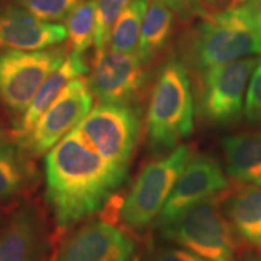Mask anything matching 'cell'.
Returning a JSON list of instances; mask_svg holds the SVG:
<instances>
[{"mask_svg":"<svg viewBox=\"0 0 261 261\" xmlns=\"http://www.w3.org/2000/svg\"><path fill=\"white\" fill-rule=\"evenodd\" d=\"M5 132L3 130L2 126H0V144H4V143H6V138H5Z\"/></svg>","mask_w":261,"mask_h":261,"instance_id":"cell-29","label":"cell"},{"mask_svg":"<svg viewBox=\"0 0 261 261\" xmlns=\"http://www.w3.org/2000/svg\"><path fill=\"white\" fill-rule=\"evenodd\" d=\"M44 241L45 227L35 205H21L0 233V261H35Z\"/></svg>","mask_w":261,"mask_h":261,"instance_id":"cell-14","label":"cell"},{"mask_svg":"<svg viewBox=\"0 0 261 261\" xmlns=\"http://www.w3.org/2000/svg\"><path fill=\"white\" fill-rule=\"evenodd\" d=\"M246 117L250 123H261V68L254 70L247 91Z\"/></svg>","mask_w":261,"mask_h":261,"instance_id":"cell-24","label":"cell"},{"mask_svg":"<svg viewBox=\"0 0 261 261\" xmlns=\"http://www.w3.org/2000/svg\"><path fill=\"white\" fill-rule=\"evenodd\" d=\"M81 0H19L33 16L44 22L65 21Z\"/></svg>","mask_w":261,"mask_h":261,"instance_id":"cell-23","label":"cell"},{"mask_svg":"<svg viewBox=\"0 0 261 261\" xmlns=\"http://www.w3.org/2000/svg\"><path fill=\"white\" fill-rule=\"evenodd\" d=\"M161 2L181 16L192 15L201 6V0H161Z\"/></svg>","mask_w":261,"mask_h":261,"instance_id":"cell-26","label":"cell"},{"mask_svg":"<svg viewBox=\"0 0 261 261\" xmlns=\"http://www.w3.org/2000/svg\"><path fill=\"white\" fill-rule=\"evenodd\" d=\"M174 17L171 9L161 0H151L143 19L137 48L140 60L148 64L166 46L171 37Z\"/></svg>","mask_w":261,"mask_h":261,"instance_id":"cell-18","label":"cell"},{"mask_svg":"<svg viewBox=\"0 0 261 261\" xmlns=\"http://www.w3.org/2000/svg\"><path fill=\"white\" fill-rule=\"evenodd\" d=\"M242 5L246 6L255 24L256 32L261 39V0H242Z\"/></svg>","mask_w":261,"mask_h":261,"instance_id":"cell-27","label":"cell"},{"mask_svg":"<svg viewBox=\"0 0 261 261\" xmlns=\"http://www.w3.org/2000/svg\"><path fill=\"white\" fill-rule=\"evenodd\" d=\"M255 261H261V259H257V260H255Z\"/></svg>","mask_w":261,"mask_h":261,"instance_id":"cell-31","label":"cell"},{"mask_svg":"<svg viewBox=\"0 0 261 261\" xmlns=\"http://www.w3.org/2000/svg\"><path fill=\"white\" fill-rule=\"evenodd\" d=\"M146 79L145 63L137 52L126 54L104 47L97 48L87 85L102 103H126Z\"/></svg>","mask_w":261,"mask_h":261,"instance_id":"cell-10","label":"cell"},{"mask_svg":"<svg viewBox=\"0 0 261 261\" xmlns=\"http://www.w3.org/2000/svg\"><path fill=\"white\" fill-rule=\"evenodd\" d=\"M136 246L130 238L106 221H93L70 234L52 261H128Z\"/></svg>","mask_w":261,"mask_h":261,"instance_id":"cell-12","label":"cell"},{"mask_svg":"<svg viewBox=\"0 0 261 261\" xmlns=\"http://www.w3.org/2000/svg\"><path fill=\"white\" fill-rule=\"evenodd\" d=\"M97 0H81L65 19L67 38L73 52L81 55L94 40Z\"/></svg>","mask_w":261,"mask_h":261,"instance_id":"cell-21","label":"cell"},{"mask_svg":"<svg viewBox=\"0 0 261 261\" xmlns=\"http://www.w3.org/2000/svg\"><path fill=\"white\" fill-rule=\"evenodd\" d=\"M129 2L130 0H97L94 33V44L97 48L108 46L114 25Z\"/></svg>","mask_w":261,"mask_h":261,"instance_id":"cell-22","label":"cell"},{"mask_svg":"<svg viewBox=\"0 0 261 261\" xmlns=\"http://www.w3.org/2000/svg\"><path fill=\"white\" fill-rule=\"evenodd\" d=\"M224 214L233 232L261 254V187L244 185L231 194Z\"/></svg>","mask_w":261,"mask_h":261,"instance_id":"cell-17","label":"cell"},{"mask_svg":"<svg viewBox=\"0 0 261 261\" xmlns=\"http://www.w3.org/2000/svg\"><path fill=\"white\" fill-rule=\"evenodd\" d=\"M93 97L87 81L75 77L65 85L48 109L17 145L31 155L50 151L92 110Z\"/></svg>","mask_w":261,"mask_h":261,"instance_id":"cell-8","label":"cell"},{"mask_svg":"<svg viewBox=\"0 0 261 261\" xmlns=\"http://www.w3.org/2000/svg\"><path fill=\"white\" fill-rule=\"evenodd\" d=\"M139 129L138 110L126 103H102L75 127L91 148L125 171L129 168Z\"/></svg>","mask_w":261,"mask_h":261,"instance_id":"cell-6","label":"cell"},{"mask_svg":"<svg viewBox=\"0 0 261 261\" xmlns=\"http://www.w3.org/2000/svg\"><path fill=\"white\" fill-rule=\"evenodd\" d=\"M191 156V146L182 144L145 166L120 210L127 226L142 230L159 217Z\"/></svg>","mask_w":261,"mask_h":261,"instance_id":"cell-5","label":"cell"},{"mask_svg":"<svg viewBox=\"0 0 261 261\" xmlns=\"http://www.w3.org/2000/svg\"><path fill=\"white\" fill-rule=\"evenodd\" d=\"M127 174L91 148L75 128L68 133L45 160L46 198L58 227L65 230L99 211Z\"/></svg>","mask_w":261,"mask_h":261,"instance_id":"cell-1","label":"cell"},{"mask_svg":"<svg viewBox=\"0 0 261 261\" xmlns=\"http://www.w3.org/2000/svg\"><path fill=\"white\" fill-rule=\"evenodd\" d=\"M259 63L257 57H247L203 73L201 108L208 121L224 126L240 119L248 81Z\"/></svg>","mask_w":261,"mask_h":261,"instance_id":"cell-9","label":"cell"},{"mask_svg":"<svg viewBox=\"0 0 261 261\" xmlns=\"http://www.w3.org/2000/svg\"><path fill=\"white\" fill-rule=\"evenodd\" d=\"M194 129V99L188 70L172 60L162 67L146 115V139L155 154H167Z\"/></svg>","mask_w":261,"mask_h":261,"instance_id":"cell-3","label":"cell"},{"mask_svg":"<svg viewBox=\"0 0 261 261\" xmlns=\"http://www.w3.org/2000/svg\"><path fill=\"white\" fill-rule=\"evenodd\" d=\"M208 4L215 8H232V6L241 5L242 0H207Z\"/></svg>","mask_w":261,"mask_h":261,"instance_id":"cell-28","label":"cell"},{"mask_svg":"<svg viewBox=\"0 0 261 261\" xmlns=\"http://www.w3.org/2000/svg\"><path fill=\"white\" fill-rule=\"evenodd\" d=\"M228 187L217 160L204 154L191 156L158 217V225L168 223L198 202L224 194Z\"/></svg>","mask_w":261,"mask_h":261,"instance_id":"cell-11","label":"cell"},{"mask_svg":"<svg viewBox=\"0 0 261 261\" xmlns=\"http://www.w3.org/2000/svg\"><path fill=\"white\" fill-rule=\"evenodd\" d=\"M221 146L228 177L244 185L261 187V130L225 137Z\"/></svg>","mask_w":261,"mask_h":261,"instance_id":"cell-16","label":"cell"},{"mask_svg":"<svg viewBox=\"0 0 261 261\" xmlns=\"http://www.w3.org/2000/svg\"><path fill=\"white\" fill-rule=\"evenodd\" d=\"M87 71H89V68L81 55L71 52L69 56H67L63 63L44 81L35 94L34 99L32 100L31 106L27 108L17 126L12 130V137L15 140L23 138L31 132L40 116L46 112L48 107L61 93V91L64 89L65 85L75 77L86 74Z\"/></svg>","mask_w":261,"mask_h":261,"instance_id":"cell-15","label":"cell"},{"mask_svg":"<svg viewBox=\"0 0 261 261\" xmlns=\"http://www.w3.org/2000/svg\"><path fill=\"white\" fill-rule=\"evenodd\" d=\"M261 54V39L244 5L204 17L192 33L188 60L200 73Z\"/></svg>","mask_w":261,"mask_h":261,"instance_id":"cell-2","label":"cell"},{"mask_svg":"<svg viewBox=\"0 0 261 261\" xmlns=\"http://www.w3.org/2000/svg\"><path fill=\"white\" fill-rule=\"evenodd\" d=\"M156 261H208L185 249H167L160 253Z\"/></svg>","mask_w":261,"mask_h":261,"instance_id":"cell-25","label":"cell"},{"mask_svg":"<svg viewBox=\"0 0 261 261\" xmlns=\"http://www.w3.org/2000/svg\"><path fill=\"white\" fill-rule=\"evenodd\" d=\"M35 169L19 146L0 144V201L21 194L34 182Z\"/></svg>","mask_w":261,"mask_h":261,"instance_id":"cell-19","label":"cell"},{"mask_svg":"<svg viewBox=\"0 0 261 261\" xmlns=\"http://www.w3.org/2000/svg\"><path fill=\"white\" fill-rule=\"evenodd\" d=\"M67 39V29L16 6L0 8V51L44 50Z\"/></svg>","mask_w":261,"mask_h":261,"instance_id":"cell-13","label":"cell"},{"mask_svg":"<svg viewBox=\"0 0 261 261\" xmlns=\"http://www.w3.org/2000/svg\"><path fill=\"white\" fill-rule=\"evenodd\" d=\"M65 50L0 51V99L12 113L23 114L38 90L65 61Z\"/></svg>","mask_w":261,"mask_h":261,"instance_id":"cell-7","label":"cell"},{"mask_svg":"<svg viewBox=\"0 0 261 261\" xmlns=\"http://www.w3.org/2000/svg\"><path fill=\"white\" fill-rule=\"evenodd\" d=\"M259 67L261 68V60H260V63H259Z\"/></svg>","mask_w":261,"mask_h":261,"instance_id":"cell-30","label":"cell"},{"mask_svg":"<svg viewBox=\"0 0 261 261\" xmlns=\"http://www.w3.org/2000/svg\"><path fill=\"white\" fill-rule=\"evenodd\" d=\"M149 0H130L114 25L110 37V48L114 51L137 52Z\"/></svg>","mask_w":261,"mask_h":261,"instance_id":"cell-20","label":"cell"},{"mask_svg":"<svg viewBox=\"0 0 261 261\" xmlns=\"http://www.w3.org/2000/svg\"><path fill=\"white\" fill-rule=\"evenodd\" d=\"M162 236L208 261H238L233 230L214 197L160 225Z\"/></svg>","mask_w":261,"mask_h":261,"instance_id":"cell-4","label":"cell"}]
</instances>
